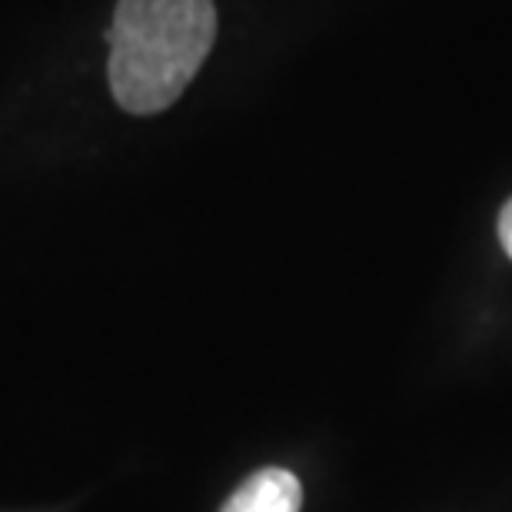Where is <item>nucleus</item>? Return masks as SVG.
I'll return each instance as SVG.
<instances>
[{"mask_svg":"<svg viewBox=\"0 0 512 512\" xmlns=\"http://www.w3.org/2000/svg\"><path fill=\"white\" fill-rule=\"evenodd\" d=\"M499 243H503L506 256L512 260V200L503 207V213H499Z\"/></svg>","mask_w":512,"mask_h":512,"instance_id":"3","label":"nucleus"},{"mask_svg":"<svg viewBox=\"0 0 512 512\" xmlns=\"http://www.w3.org/2000/svg\"><path fill=\"white\" fill-rule=\"evenodd\" d=\"M217 37L213 0H120L110 24V90L127 114H160L207 60Z\"/></svg>","mask_w":512,"mask_h":512,"instance_id":"1","label":"nucleus"},{"mask_svg":"<svg viewBox=\"0 0 512 512\" xmlns=\"http://www.w3.org/2000/svg\"><path fill=\"white\" fill-rule=\"evenodd\" d=\"M303 486L290 469H260L243 479L220 512H300Z\"/></svg>","mask_w":512,"mask_h":512,"instance_id":"2","label":"nucleus"}]
</instances>
